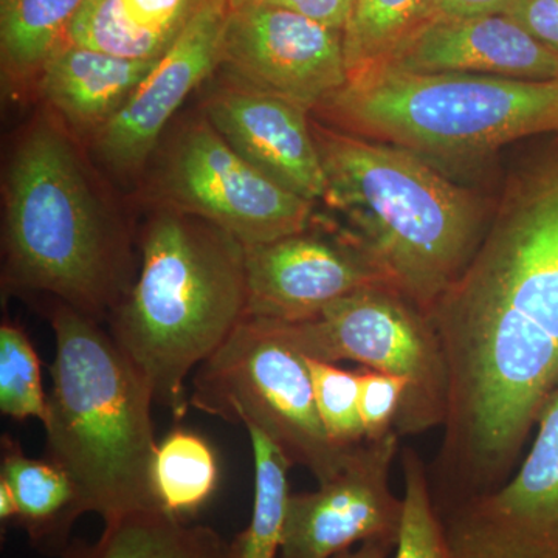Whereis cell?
Wrapping results in <instances>:
<instances>
[{"instance_id":"4fadbf2b","label":"cell","mask_w":558,"mask_h":558,"mask_svg":"<svg viewBox=\"0 0 558 558\" xmlns=\"http://www.w3.org/2000/svg\"><path fill=\"white\" fill-rule=\"evenodd\" d=\"M229 11L230 0H205L171 49L92 137L95 156L117 178H135L145 168L180 106L220 68Z\"/></svg>"},{"instance_id":"30bf717a","label":"cell","mask_w":558,"mask_h":558,"mask_svg":"<svg viewBox=\"0 0 558 558\" xmlns=\"http://www.w3.org/2000/svg\"><path fill=\"white\" fill-rule=\"evenodd\" d=\"M219 69L307 112L349 80L343 33L264 0H230Z\"/></svg>"},{"instance_id":"ffe728a7","label":"cell","mask_w":558,"mask_h":558,"mask_svg":"<svg viewBox=\"0 0 558 558\" xmlns=\"http://www.w3.org/2000/svg\"><path fill=\"white\" fill-rule=\"evenodd\" d=\"M58 558H231V553L215 529L146 510L106 523L95 542L69 543Z\"/></svg>"},{"instance_id":"5b68a950","label":"cell","mask_w":558,"mask_h":558,"mask_svg":"<svg viewBox=\"0 0 558 558\" xmlns=\"http://www.w3.org/2000/svg\"><path fill=\"white\" fill-rule=\"evenodd\" d=\"M3 253L10 288L50 293L97 322L137 277L126 236L102 211L68 134L49 120L33 124L10 161Z\"/></svg>"},{"instance_id":"ba28073f","label":"cell","mask_w":558,"mask_h":558,"mask_svg":"<svg viewBox=\"0 0 558 558\" xmlns=\"http://www.w3.org/2000/svg\"><path fill=\"white\" fill-rule=\"evenodd\" d=\"M277 322V319H275ZM304 357L359 363L409 381L396 433L442 428L449 410V371L429 315L389 286L357 290L317 317L278 322Z\"/></svg>"},{"instance_id":"7402d4cb","label":"cell","mask_w":558,"mask_h":558,"mask_svg":"<svg viewBox=\"0 0 558 558\" xmlns=\"http://www.w3.org/2000/svg\"><path fill=\"white\" fill-rule=\"evenodd\" d=\"M219 475L211 444L190 429L174 428L161 440L154 458L157 505L168 515L190 521L215 494Z\"/></svg>"},{"instance_id":"9a60e30c","label":"cell","mask_w":558,"mask_h":558,"mask_svg":"<svg viewBox=\"0 0 558 558\" xmlns=\"http://www.w3.org/2000/svg\"><path fill=\"white\" fill-rule=\"evenodd\" d=\"M204 117L238 154L303 199L328 193L307 110L229 78L209 92Z\"/></svg>"},{"instance_id":"d6a6232c","label":"cell","mask_w":558,"mask_h":558,"mask_svg":"<svg viewBox=\"0 0 558 558\" xmlns=\"http://www.w3.org/2000/svg\"><path fill=\"white\" fill-rule=\"evenodd\" d=\"M395 546L381 542H368L340 554L336 558H388Z\"/></svg>"},{"instance_id":"1f68e13d","label":"cell","mask_w":558,"mask_h":558,"mask_svg":"<svg viewBox=\"0 0 558 558\" xmlns=\"http://www.w3.org/2000/svg\"><path fill=\"white\" fill-rule=\"evenodd\" d=\"M17 515H20V510H17L13 490L5 480L0 478V521H2V526L16 524Z\"/></svg>"},{"instance_id":"f546056e","label":"cell","mask_w":558,"mask_h":558,"mask_svg":"<svg viewBox=\"0 0 558 558\" xmlns=\"http://www.w3.org/2000/svg\"><path fill=\"white\" fill-rule=\"evenodd\" d=\"M264 2L295 11L307 20L343 33L355 0H264Z\"/></svg>"},{"instance_id":"7a4b0ae2","label":"cell","mask_w":558,"mask_h":558,"mask_svg":"<svg viewBox=\"0 0 558 558\" xmlns=\"http://www.w3.org/2000/svg\"><path fill=\"white\" fill-rule=\"evenodd\" d=\"M328 193L392 289L429 315L481 244L475 202L409 149L312 124Z\"/></svg>"},{"instance_id":"484cf974","label":"cell","mask_w":558,"mask_h":558,"mask_svg":"<svg viewBox=\"0 0 558 558\" xmlns=\"http://www.w3.org/2000/svg\"><path fill=\"white\" fill-rule=\"evenodd\" d=\"M403 519L392 558H451L442 520L429 494L427 464L416 450L402 451Z\"/></svg>"},{"instance_id":"4316f807","label":"cell","mask_w":558,"mask_h":558,"mask_svg":"<svg viewBox=\"0 0 558 558\" xmlns=\"http://www.w3.org/2000/svg\"><path fill=\"white\" fill-rule=\"evenodd\" d=\"M307 365L319 418L329 439L341 449H354L365 440L359 411L357 371L314 359H307Z\"/></svg>"},{"instance_id":"4dcf8cb0","label":"cell","mask_w":558,"mask_h":558,"mask_svg":"<svg viewBox=\"0 0 558 558\" xmlns=\"http://www.w3.org/2000/svg\"><path fill=\"white\" fill-rule=\"evenodd\" d=\"M517 0H432V20H468V17L505 14Z\"/></svg>"},{"instance_id":"52a82bcc","label":"cell","mask_w":558,"mask_h":558,"mask_svg":"<svg viewBox=\"0 0 558 558\" xmlns=\"http://www.w3.org/2000/svg\"><path fill=\"white\" fill-rule=\"evenodd\" d=\"M190 407L263 433L318 484L336 478L351 451L329 439L307 359L275 319L245 317L197 368Z\"/></svg>"},{"instance_id":"ac0fdd59","label":"cell","mask_w":558,"mask_h":558,"mask_svg":"<svg viewBox=\"0 0 558 558\" xmlns=\"http://www.w3.org/2000/svg\"><path fill=\"white\" fill-rule=\"evenodd\" d=\"M205 0H86L68 40L134 61H157Z\"/></svg>"},{"instance_id":"277c9868","label":"cell","mask_w":558,"mask_h":558,"mask_svg":"<svg viewBox=\"0 0 558 558\" xmlns=\"http://www.w3.org/2000/svg\"><path fill=\"white\" fill-rule=\"evenodd\" d=\"M54 333L46 429L47 459L68 473L81 513L110 523L160 510L154 494V396L137 366L100 322L64 303Z\"/></svg>"},{"instance_id":"3957f363","label":"cell","mask_w":558,"mask_h":558,"mask_svg":"<svg viewBox=\"0 0 558 558\" xmlns=\"http://www.w3.org/2000/svg\"><path fill=\"white\" fill-rule=\"evenodd\" d=\"M245 247L194 216L165 208L149 220L142 264L110 314V336L148 381L154 402L182 421L186 379L247 317Z\"/></svg>"},{"instance_id":"9c48e42d","label":"cell","mask_w":558,"mask_h":558,"mask_svg":"<svg viewBox=\"0 0 558 558\" xmlns=\"http://www.w3.org/2000/svg\"><path fill=\"white\" fill-rule=\"evenodd\" d=\"M156 183L165 207L213 223L244 247L301 233L314 215V202L242 159L205 117L179 132Z\"/></svg>"},{"instance_id":"5bb4252c","label":"cell","mask_w":558,"mask_h":558,"mask_svg":"<svg viewBox=\"0 0 558 558\" xmlns=\"http://www.w3.org/2000/svg\"><path fill=\"white\" fill-rule=\"evenodd\" d=\"M245 269L248 317L277 322L314 318L357 290L389 286L349 234L344 240H328L310 229L245 247Z\"/></svg>"},{"instance_id":"f1b7e54d","label":"cell","mask_w":558,"mask_h":558,"mask_svg":"<svg viewBox=\"0 0 558 558\" xmlns=\"http://www.w3.org/2000/svg\"><path fill=\"white\" fill-rule=\"evenodd\" d=\"M505 16L539 43L558 51V0H517Z\"/></svg>"},{"instance_id":"8992f818","label":"cell","mask_w":558,"mask_h":558,"mask_svg":"<svg viewBox=\"0 0 558 558\" xmlns=\"http://www.w3.org/2000/svg\"><path fill=\"white\" fill-rule=\"evenodd\" d=\"M319 110L349 131L414 154L470 156L558 131V81L377 64L349 75Z\"/></svg>"},{"instance_id":"d6986e66","label":"cell","mask_w":558,"mask_h":558,"mask_svg":"<svg viewBox=\"0 0 558 558\" xmlns=\"http://www.w3.org/2000/svg\"><path fill=\"white\" fill-rule=\"evenodd\" d=\"M0 478L16 498V526L25 529L35 545L61 554L69 546V534L81 513L78 497L68 473L50 459L28 458L21 444L2 438Z\"/></svg>"},{"instance_id":"44dd1931","label":"cell","mask_w":558,"mask_h":558,"mask_svg":"<svg viewBox=\"0 0 558 558\" xmlns=\"http://www.w3.org/2000/svg\"><path fill=\"white\" fill-rule=\"evenodd\" d=\"M86 0H0V61L7 83H38Z\"/></svg>"},{"instance_id":"2e32d148","label":"cell","mask_w":558,"mask_h":558,"mask_svg":"<svg viewBox=\"0 0 558 558\" xmlns=\"http://www.w3.org/2000/svg\"><path fill=\"white\" fill-rule=\"evenodd\" d=\"M381 64L409 72L558 81V51L505 14L429 20Z\"/></svg>"},{"instance_id":"83f0119b","label":"cell","mask_w":558,"mask_h":558,"mask_svg":"<svg viewBox=\"0 0 558 558\" xmlns=\"http://www.w3.org/2000/svg\"><path fill=\"white\" fill-rule=\"evenodd\" d=\"M359 411L366 440L395 432L409 381L403 377L363 368L357 371Z\"/></svg>"},{"instance_id":"cb8c5ba5","label":"cell","mask_w":558,"mask_h":558,"mask_svg":"<svg viewBox=\"0 0 558 558\" xmlns=\"http://www.w3.org/2000/svg\"><path fill=\"white\" fill-rule=\"evenodd\" d=\"M432 20V0H355L343 31L349 75L381 64Z\"/></svg>"},{"instance_id":"8fae6325","label":"cell","mask_w":558,"mask_h":558,"mask_svg":"<svg viewBox=\"0 0 558 558\" xmlns=\"http://www.w3.org/2000/svg\"><path fill=\"white\" fill-rule=\"evenodd\" d=\"M442 524L451 558H558V389L508 481Z\"/></svg>"},{"instance_id":"7c38bea8","label":"cell","mask_w":558,"mask_h":558,"mask_svg":"<svg viewBox=\"0 0 558 558\" xmlns=\"http://www.w3.org/2000/svg\"><path fill=\"white\" fill-rule=\"evenodd\" d=\"M398 433L363 440L336 478L317 490L290 494L279 558H336L368 542L396 546L403 498L389 486Z\"/></svg>"},{"instance_id":"e0dca14e","label":"cell","mask_w":558,"mask_h":558,"mask_svg":"<svg viewBox=\"0 0 558 558\" xmlns=\"http://www.w3.org/2000/svg\"><path fill=\"white\" fill-rule=\"evenodd\" d=\"M156 61H134L65 40L40 70V95L78 134L94 137Z\"/></svg>"},{"instance_id":"d4e9b609","label":"cell","mask_w":558,"mask_h":558,"mask_svg":"<svg viewBox=\"0 0 558 558\" xmlns=\"http://www.w3.org/2000/svg\"><path fill=\"white\" fill-rule=\"evenodd\" d=\"M0 411L3 416L46 424L49 396L40 379V363L32 340L21 326H0Z\"/></svg>"},{"instance_id":"6da1fadb","label":"cell","mask_w":558,"mask_h":558,"mask_svg":"<svg viewBox=\"0 0 558 558\" xmlns=\"http://www.w3.org/2000/svg\"><path fill=\"white\" fill-rule=\"evenodd\" d=\"M429 319L449 371L427 465L444 519L508 481L558 389V161L501 213Z\"/></svg>"},{"instance_id":"603a6c76","label":"cell","mask_w":558,"mask_h":558,"mask_svg":"<svg viewBox=\"0 0 558 558\" xmlns=\"http://www.w3.org/2000/svg\"><path fill=\"white\" fill-rule=\"evenodd\" d=\"M247 432L255 459V501L247 529L230 543L231 558H279L292 464L258 429Z\"/></svg>"}]
</instances>
